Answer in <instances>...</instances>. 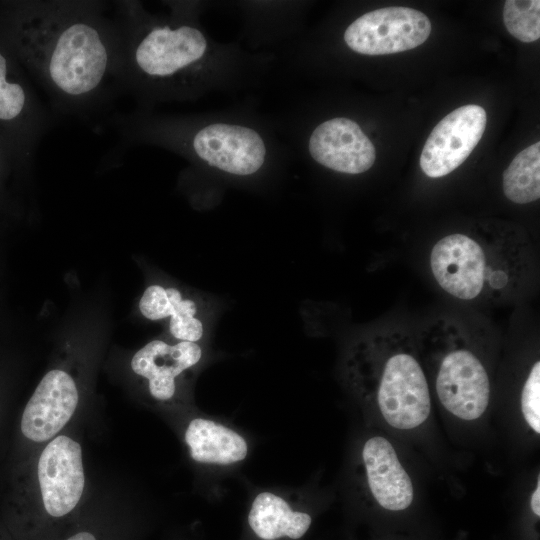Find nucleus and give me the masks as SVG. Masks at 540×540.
I'll use <instances>...</instances> for the list:
<instances>
[{"instance_id": "obj_16", "label": "nucleus", "mask_w": 540, "mask_h": 540, "mask_svg": "<svg viewBox=\"0 0 540 540\" xmlns=\"http://www.w3.org/2000/svg\"><path fill=\"white\" fill-rule=\"evenodd\" d=\"M185 442L190 456L199 463L227 466L243 461L248 454L247 442L239 433L205 418L189 422Z\"/></svg>"}, {"instance_id": "obj_10", "label": "nucleus", "mask_w": 540, "mask_h": 540, "mask_svg": "<svg viewBox=\"0 0 540 540\" xmlns=\"http://www.w3.org/2000/svg\"><path fill=\"white\" fill-rule=\"evenodd\" d=\"M309 152L317 163L347 174L369 170L376 158L370 139L355 121L345 117L318 125L310 136Z\"/></svg>"}, {"instance_id": "obj_20", "label": "nucleus", "mask_w": 540, "mask_h": 540, "mask_svg": "<svg viewBox=\"0 0 540 540\" xmlns=\"http://www.w3.org/2000/svg\"><path fill=\"white\" fill-rule=\"evenodd\" d=\"M521 410L528 425L540 433V362L537 361L523 386Z\"/></svg>"}, {"instance_id": "obj_19", "label": "nucleus", "mask_w": 540, "mask_h": 540, "mask_svg": "<svg viewBox=\"0 0 540 540\" xmlns=\"http://www.w3.org/2000/svg\"><path fill=\"white\" fill-rule=\"evenodd\" d=\"M503 21L508 32L516 39L530 43L540 38V1L506 0Z\"/></svg>"}, {"instance_id": "obj_8", "label": "nucleus", "mask_w": 540, "mask_h": 540, "mask_svg": "<svg viewBox=\"0 0 540 540\" xmlns=\"http://www.w3.org/2000/svg\"><path fill=\"white\" fill-rule=\"evenodd\" d=\"M37 473L45 510L53 517L68 514L85 484L80 444L65 435L53 439L42 451Z\"/></svg>"}, {"instance_id": "obj_1", "label": "nucleus", "mask_w": 540, "mask_h": 540, "mask_svg": "<svg viewBox=\"0 0 540 540\" xmlns=\"http://www.w3.org/2000/svg\"><path fill=\"white\" fill-rule=\"evenodd\" d=\"M107 2L28 3L17 25L24 59L58 110L84 113L119 85V34Z\"/></svg>"}, {"instance_id": "obj_2", "label": "nucleus", "mask_w": 540, "mask_h": 540, "mask_svg": "<svg viewBox=\"0 0 540 540\" xmlns=\"http://www.w3.org/2000/svg\"><path fill=\"white\" fill-rule=\"evenodd\" d=\"M119 34V85L138 95L164 94L186 86L207 51L196 27L163 23L133 1L114 3Z\"/></svg>"}, {"instance_id": "obj_11", "label": "nucleus", "mask_w": 540, "mask_h": 540, "mask_svg": "<svg viewBox=\"0 0 540 540\" xmlns=\"http://www.w3.org/2000/svg\"><path fill=\"white\" fill-rule=\"evenodd\" d=\"M77 404L78 391L72 377L62 370L49 371L24 409L23 435L35 442L51 439L70 420Z\"/></svg>"}, {"instance_id": "obj_6", "label": "nucleus", "mask_w": 540, "mask_h": 540, "mask_svg": "<svg viewBox=\"0 0 540 540\" xmlns=\"http://www.w3.org/2000/svg\"><path fill=\"white\" fill-rule=\"evenodd\" d=\"M487 114L479 105L461 106L446 115L427 138L420 167L425 175L439 178L458 168L483 136Z\"/></svg>"}, {"instance_id": "obj_13", "label": "nucleus", "mask_w": 540, "mask_h": 540, "mask_svg": "<svg viewBox=\"0 0 540 540\" xmlns=\"http://www.w3.org/2000/svg\"><path fill=\"white\" fill-rule=\"evenodd\" d=\"M362 459L370 491L378 504L390 511L408 508L414 489L392 444L383 437H372L363 446Z\"/></svg>"}, {"instance_id": "obj_5", "label": "nucleus", "mask_w": 540, "mask_h": 540, "mask_svg": "<svg viewBox=\"0 0 540 540\" xmlns=\"http://www.w3.org/2000/svg\"><path fill=\"white\" fill-rule=\"evenodd\" d=\"M377 403L386 422L397 429H413L428 418V383L411 354L398 352L386 360L377 388Z\"/></svg>"}, {"instance_id": "obj_3", "label": "nucleus", "mask_w": 540, "mask_h": 540, "mask_svg": "<svg viewBox=\"0 0 540 540\" xmlns=\"http://www.w3.org/2000/svg\"><path fill=\"white\" fill-rule=\"evenodd\" d=\"M430 266L439 286L461 300H474L487 288H505L509 276L491 261L483 245L472 237L454 233L433 246Z\"/></svg>"}, {"instance_id": "obj_4", "label": "nucleus", "mask_w": 540, "mask_h": 540, "mask_svg": "<svg viewBox=\"0 0 540 540\" xmlns=\"http://www.w3.org/2000/svg\"><path fill=\"white\" fill-rule=\"evenodd\" d=\"M431 22L421 11L391 6L367 12L344 32L350 49L364 55H386L414 49L431 33Z\"/></svg>"}, {"instance_id": "obj_7", "label": "nucleus", "mask_w": 540, "mask_h": 540, "mask_svg": "<svg viewBox=\"0 0 540 540\" xmlns=\"http://www.w3.org/2000/svg\"><path fill=\"white\" fill-rule=\"evenodd\" d=\"M191 149L210 166L239 176L257 172L266 156L264 141L255 130L225 123L197 130L191 139Z\"/></svg>"}, {"instance_id": "obj_17", "label": "nucleus", "mask_w": 540, "mask_h": 540, "mask_svg": "<svg viewBox=\"0 0 540 540\" xmlns=\"http://www.w3.org/2000/svg\"><path fill=\"white\" fill-rule=\"evenodd\" d=\"M9 68L7 58L0 51V121L12 123L25 119L44 135L50 125V116L30 97V92L20 81L8 80Z\"/></svg>"}, {"instance_id": "obj_18", "label": "nucleus", "mask_w": 540, "mask_h": 540, "mask_svg": "<svg viewBox=\"0 0 540 540\" xmlns=\"http://www.w3.org/2000/svg\"><path fill=\"white\" fill-rule=\"evenodd\" d=\"M503 192L512 202L527 204L540 198V142L518 153L503 172Z\"/></svg>"}, {"instance_id": "obj_15", "label": "nucleus", "mask_w": 540, "mask_h": 540, "mask_svg": "<svg viewBox=\"0 0 540 540\" xmlns=\"http://www.w3.org/2000/svg\"><path fill=\"white\" fill-rule=\"evenodd\" d=\"M139 309L149 320L169 317V331L179 341L195 342L204 335L197 304L173 287L151 285L144 291Z\"/></svg>"}, {"instance_id": "obj_12", "label": "nucleus", "mask_w": 540, "mask_h": 540, "mask_svg": "<svg viewBox=\"0 0 540 540\" xmlns=\"http://www.w3.org/2000/svg\"><path fill=\"white\" fill-rule=\"evenodd\" d=\"M202 349L195 342L179 341L170 345L153 340L138 350L131 360L132 370L148 380L149 392L159 401H167L176 392V378L195 366Z\"/></svg>"}, {"instance_id": "obj_22", "label": "nucleus", "mask_w": 540, "mask_h": 540, "mask_svg": "<svg viewBox=\"0 0 540 540\" xmlns=\"http://www.w3.org/2000/svg\"><path fill=\"white\" fill-rule=\"evenodd\" d=\"M67 540H96V538L92 533L82 531L72 535Z\"/></svg>"}, {"instance_id": "obj_21", "label": "nucleus", "mask_w": 540, "mask_h": 540, "mask_svg": "<svg viewBox=\"0 0 540 540\" xmlns=\"http://www.w3.org/2000/svg\"><path fill=\"white\" fill-rule=\"evenodd\" d=\"M530 506L533 513L537 517H539L540 516V478H538L537 487L531 496Z\"/></svg>"}, {"instance_id": "obj_9", "label": "nucleus", "mask_w": 540, "mask_h": 540, "mask_svg": "<svg viewBox=\"0 0 540 540\" xmlns=\"http://www.w3.org/2000/svg\"><path fill=\"white\" fill-rule=\"evenodd\" d=\"M436 392L450 413L463 420H475L485 412L489 403L488 374L470 351H451L441 361Z\"/></svg>"}, {"instance_id": "obj_14", "label": "nucleus", "mask_w": 540, "mask_h": 540, "mask_svg": "<svg viewBox=\"0 0 540 540\" xmlns=\"http://www.w3.org/2000/svg\"><path fill=\"white\" fill-rule=\"evenodd\" d=\"M246 522L251 540H300L309 531L312 516L281 496L261 492L252 501Z\"/></svg>"}]
</instances>
